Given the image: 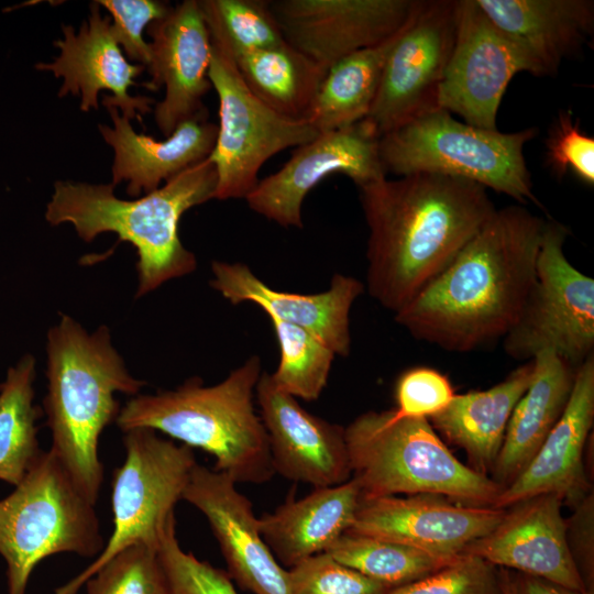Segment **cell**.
Here are the masks:
<instances>
[{
	"label": "cell",
	"instance_id": "44",
	"mask_svg": "<svg viewBox=\"0 0 594 594\" xmlns=\"http://www.w3.org/2000/svg\"><path fill=\"white\" fill-rule=\"evenodd\" d=\"M503 594H514L510 584V573L507 570H501Z\"/></svg>",
	"mask_w": 594,
	"mask_h": 594
},
{
	"label": "cell",
	"instance_id": "17",
	"mask_svg": "<svg viewBox=\"0 0 594 594\" xmlns=\"http://www.w3.org/2000/svg\"><path fill=\"white\" fill-rule=\"evenodd\" d=\"M274 471L315 488L352 477L344 428L307 411L262 372L255 387Z\"/></svg>",
	"mask_w": 594,
	"mask_h": 594
},
{
	"label": "cell",
	"instance_id": "26",
	"mask_svg": "<svg viewBox=\"0 0 594 594\" xmlns=\"http://www.w3.org/2000/svg\"><path fill=\"white\" fill-rule=\"evenodd\" d=\"M360 498V486L352 477L336 486L315 488L260 517L261 535L276 560L292 568L328 551L346 532Z\"/></svg>",
	"mask_w": 594,
	"mask_h": 594
},
{
	"label": "cell",
	"instance_id": "2",
	"mask_svg": "<svg viewBox=\"0 0 594 594\" xmlns=\"http://www.w3.org/2000/svg\"><path fill=\"white\" fill-rule=\"evenodd\" d=\"M369 229L366 289L396 314L431 283L496 210L482 185L417 173L358 187Z\"/></svg>",
	"mask_w": 594,
	"mask_h": 594
},
{
	"label": "cell",
	"instance_id": "15",
	"mask_svg": "<svg viewBox=\"0 0 594 594\" xmlns=\"http://www.w3.org/2000/svg\"><path fill=\"white\" fill-rule=\"evenodd\" d=\"M419 0H273L285 42L327 72L345 56L398 32Z\"/></svg>",
	"mask_w": 594,
	"mask_h": 594
},
{
	"label": "cell",
	"instance_id": "1",
	"mask_svg": "<svg viewBox=\"0 0 594 594\" xmlns=\"http://www.w3.org/2000/svg\"><path fill=\"white\" fill-rule=\"evenodd\" d=\"M544 223L525 205L496 209L395 321L417 340L449 352L503 339L535 282Z\"/></svg>",
	"mask_w": 594,
	"mask_h": 594
},
{
	"label": "cell",
	"instance_id": "34",
	"mask_svg": "<svg viewBox=\"0 0 594 594\" xmlns=\"http://www.w3.org/2000/svg\"><path fill=\"white\" fill-rule=\"evenodd\" d=\"M207 25L218 30L233 55L285 43L266 0H201Z\"/></svg>",
	"mask_w": 594,
	"mask_h": 594
},
{
	"label": "cell",
	"instance_id": "32",
	"mask_svg": "<svg viewBox=\"0 0 594 594\" xmlns=\"http://www.w3.org/2000/svg\"><path fill=\"white\" fill-rule=\"evenodd\" d=\"M326 552L338 562L389 588L419 580L454 560L398 542L349 532L343 534Z\"/></svg>",
	"mask_w": 594,
	"mask_h": 594
},
{
	"label": "cell",
	"instance_id": "30",
	"mask_svg": "<svg viewBox=\"0 0 594 594\" xmlns=\"http://www.w3.org/2000/svg\"><path fill=\"white\" fill-rule=\"evenodd\" d=\"M248 88L276 113L306 120L327 70L286 42L233 55Z\"/></svg>",
	"mask_w": 594,
	"mask_h": 594
},
{
	"label": "cell",
	"instance_id": "13",
	"mask_svg": "<svg viewBox=\"0 0 594 594\" xmlns=\"http://www.w3.org/2000/svg\"><path fill=\"white\" fill-rule=\"evenodd\" d=\"M455 1H421L386 61L367 119L378 135L439 108L455 37Z\"/></svg>",
	"mask_w": 594,
	"mask_h": 594
},
{
	"label": "cell",
	"instance_id": "18",
	"mask_svg": "<svg viewBox=\"0 0 594 594\" xmlns=\"http://www.w3.org/2000/svg\"><path fill=\"white\" fill-rule=\"evenodd\" d=\"M182 499L208 520L228 574L254 594H292L288 573L265 543L250 499L229 475L198 463L191 470Z\"/></svg>",
	"mask_w": 594,
	"mask_h": 594
},
{
	"label": "cell",
	"instance_id": "24",
	"mask_svg": "<svg viewBox=\"0 0 594 594\" xmlns=\"http://www.w3.org/2000/svg\"><path fill=\"white\" fill-rule=\"evenodd\" d=\"M107 109L113 127L100 124L99 131L114 151L111 184L128 182L127 194L132 197L156 190L162 180L208 158L215 147L218 125L208 121V111L180 122L169 136L157 141L136 133L116 107Z\"/></svg>",
	"mask_w": 594,
	"mask_h": 594
},
{
	"label": "cell",
	"instance_id": "36",
	"mask_svg": "<svg viewBox=\"0 0 594 594\" xmlns=\"http://www.w3.org/2000/svg\"><path fill=\"white\" fill-rule=\"evenodd\" d=\"M157 552L175 594H238L228 573L180 548L174 514L162 531Z\"/></svg>",
	"mask_w": 594,
	"mask_h": 594
},
{
	"label": "cell",
	"instance_id": "27",
	"mask_svg": "<svg viewBox=\"0 0 594 594\" xmlns=\"http://www.w3.org/2000/svg\"><path fill=\"white\" fill-rule=\"evenodd\" d=\"M532 361L531 383L510 415L492 469L503 490L526 469L562 416L578 370L552 351H542Z\"/></svg>",
	"mask_w": 594,
	"mask_h": 594
},
{
	"label": "cell",
	"instance_id": "43",
	"mask_svg": "<svg viewBox=\"0 0 594 594\" xmlns=\"http://www.w3.org/2000/svg\"><path fill=\"white\" fill-rule=\"evenodd\" d=\"M510 584L514 594H593V592L574 591L522 573L514 578L510 575Z\"/></svg>",
	"mask_w": 594,
	"mask_h": 594
},
{
	"label": "cell",
	"instance_id": "6",
	"mask_svg": "<svg viewBox=\"0 0 594 594\" xmlns=\"http://www.w3.org/2000/svg\"><path fill=\"white\" fill-rule=\"evenodd\" d=\"M352 479L361 496L432 494L468 506H491L502 487L460 462L427 418L370 410L344 428Z\"/></svg>",
	"mask_w": 594,
	"mask_h": 594
},
{
	"label": "cell",
	"instance_id": "8",
	"mask_svg": "<svg viewBox=\"0 0 594 594\" xmlns=\"http://www.w3.org/2000/svg\"><path fill=\"white\" fill-rule=\"evenodd\" d=\"M91 503L58 457L42 451L14 491L0 501V556L8 594H25L35 566L53 554L96 558L105 547Z\"/></svg>",
	"mask_w": 594,
	"mask_h": 594
},
{
	"label": "cell",
	"instance_id": "23",
	"mask_svg": "<svg viewBox=\"0 0 594 594\" xmlns=\"http://www.w3.org/2000/svg\"><path fill=\"white\" fill-rule=\"evenodd\" d=\"M594 421V354L576 370L568 405L526 469L496 497L492 507L546 493L575 507L590 494L583 451Z\"/></svg>",
	"mask_w": 594,
	"mask_h": 594
},
{
	"label": "cell",
	"instance_id": "14",
	"mask_svg": "<svg viewBox=\"0 0 594 594\" xmlns=\"http://www.w3.org/2000/svg\"><path fill=\"white\" fill-rule=\"evenodd\" d=\"M378 141L380 135L367 119L319 132L297 146L276 173L258 180L244 199L252 211L280 227L301 229L302 202L328 176L343 174L358 187L386 177Z\"/></svg>",
	"mask_w": 594,
	"mask_h": 594
},
{
	"label": "cell",
	"instance_id": "10",
	"mask_svg": "<svg viewBox=\"0 0 594 594\" xmlns=\"http://www.w3.org/2000/svg\"><path fill=\"white\" fill-rule=\"evenodd\" d=\"M211 40L208 78L219 98V125L208 160L218 176L213 199L245 198L267 160L319 133L307 120L287 119L263 103L245 85L222 34L207 25Z\"/></svg>",
	"mask_w": 594,
	"mask_h": 594
},
{
	"label": "cell",
	"instance_id": "28",
	"mask_svg": "<svg viewBox=\"0 0 594 594\" xmlns=\"http://www.w3.org/2000/svg\"><path fill=\"white\" fill-rule=\"evenodd\" d=\"M534 367V361H527L488 389L454 395L442 411L429 418L433 428L465 451L474 470L483 474L492 471L510 415L531 383Z\"/></svg>",
	"mask_w": 594,
	"mask_h": 594
},
{
	"label": "cell",
	"instance_id": "37",
	"mask_svg": "<svg viewBox=\"0 0 594 594\" xmlns=\"http://www.w3.org/2000/svg\"><path fill=\"white\" fill-rule=\"evenodd\" d=\"M385 594H503V587L495 565L464 553L436 572Z\"/></svg>",
	"mask_w": 594,
	"mask_h": 594
},
{
	"label": "cell",
	"instance_id": "3",
	"mask_svg": "<svg viewBox=\"0 0 594 594\" xmlns=\"http://www.w3.org/2000/svg\"><path fill=\"white\" fill-rule=\"evenodd\" d=\"M46 352L44 410L52 432L51 450L96 504L103 482L99 438L120 411L114 394L136 396L145 383L129 373L103 326L88 333L61 315L47 333Z\"/></svg>",
	"mask_w": 594,
	"mask_h": 594
},
{
	"label": "cell",
	"instance_id": "22",
	"mask_svg": "<svg viewBox=\"0 0 594 594\" xmlns=\"http://www.w3.org/2000/svg\"><path fill=\"white\" fill-rule=\"evenodd\" d=\"M211 272L210 286L232 305L253 302L267 316L309 331L336 355L350 354V311L365 288L358 278L338 273L328 289L298 294L272 288L240 262L213 261Z\"/></svg>",
	"mask_w": 594,
	"mask_h": 594
},
{
	"label": "cell",
	"instance_id": "9",
	"mask_svg": "<svg viewBox=\"0 0 594 594\" xmlns=\"http://www.w3.org/2000/svg\"><path fill=\"white\" fill-rule=\"evenodd\" d=\"M125 459L114 470L113 531L94 561L53 594H78L113 556L143 543L158 548L162 531L182 499L196 459L191 448L163 439L151 429L124 432Z\"/></svg>",
	"mask_w": 594,
	"mask_h": 594
},
{
	"label": "cell",
	"instance_id": "21",
	"mask_svg": "<svg viewBox=\"0 0 594 594\" xmlns=\"http://www.w3.org/2000/svg\"><path fill=\"white\" fill-rule=\"evenodd\" d=\"M97 1L90 4V14L76 33L72 25H63V38L54 42L61 54L53 63H40L36 68L51 70L64 82L58 91L63 97L68 94L80 96V109H98V94L110 90L113 96L105 95L102 103L120 108L129 120L142 122L141 113L152 110L155 102L150 97L129 95V88L135 86L134 78L145 67L131 64L124 57L112 32L109 15H101Z\"/></svg>",
	"mask_w": 594,
	"mask_h": 594
},
{
	"label": "cell",
	"instance_id": "12",
	"mask_svg": "<svg viewBox=\"0 0 594 594\" xmlns=\"http://www.w3.org/2000/svg\"><path fill=\"white\" fill-rule=\"evenodd\" d=\"M453 48L438 89V107L465 123L497 130L502 98L513 77L534 75L527 56L499 31L476 0L455 1Z\"/></svg>",
	"mask_w": 594,
	"mask_h": 594
},
{
	"label": "cell",
	"instance_id": "7",
	"mask_svg": "<svg viewBox=\"0 0 594 594\" xmlns=\"http://www.w3.org/2000/svg\"><path fill=\"white\" fill-rule=\"evenodd\" d=\"M538 130L504 133L455 120L436 108L380 136L385 174L431 173L464 178L505 194L520 205H539L524 156Z\"/></svg>",
	"mask_w": 594,
	"mask_h": 594
},
{
	"label": "cell",
	"instance_id": "20",
	"mask_svg": "<svg viewBox=\"0 0 594 594\" xmlns=\"http://www.w3.org/2000/svg\"><path fill=\"white\" fill-rule=\"evenodd\" d=\"M562 504L558 494L546 493L510 505L497 526L463 554L574 591L591 592L568 546Z\"/></svg>",
	"mask_w": 594,
	"mask_h": 594
},
{
	"label": "cell",
	"instance_id": "4",
	"mask_svg": "<svg viewBox=\"0 0 594 594\" xmlns=\"http://www.w3.org/2000/svg\"><path fill=\"white\" fill-rule=\"evenodd\" d=\"M217 182L216 167L208 158L134 200L116 197L112 184L57 180L45 218L51 226L73 224L86 242L113 232L119 242L131 243L138 252L136 297H141L196 270L194 253L178 237V223L185 211L213 199Z\"/></svg>",
	"mask_w": 594,
	"mask_h": 594
},
{
	"label": "cell",
	"instance_id": "25",
	"mask_svg": "<svg viewBox=\"0 0 594 594\" xmlns=\"http://www.w3.org/2000/svg\"><path fill=\"white\" fill-rule=\"evenodd\" d=\"M493 22L529 59L535 76L554 75L594 33L590 0H476Z\"/></svg>",
	"mask_w": 594,
	"mask_h": 594
},
{
	"label": "cell",
	"instance_id": "38",
	"mask_svg": "<svg viewBox=\"0 0 594 594\" xmlns=\"http://www.w3.org/2000/svg\"><path fill=\"white\" fill-rule=\"evenodd\" d=\"M287 573L292 594H385L391 590L327 552L305 559Z\"/></svg>",
	"mask_w": 594,
	"mask_h": 594
},
{
	"label": "cell",
	"instance_id": "35",
	"mask_svg": "<svg viewBox=\"0 0 594 594\" xmlns=\"http://www.w3.org/2000/svg\"><path fill=\"white\" fill-rule=\"evenodd\" d=\"M85 586L88 594H175L157 548L143 543L113 556Z\"/></svg>",
	"mask_w": 594,
	"mask_h": 594
},
{
	"label": "cell",
	"instance_id": "5",
	"mask_svg": "<svg viewBox=\"0 0 594 594\" xmlns=\"http://www.w3.org/2000/svg\"><path fill=\"white\" fill-rule=\"evenodd\" d=\"M262 372L261 359L252 355L216 385L191 377L173 391L138 394L120 409L117 425L123 432L161 431L201 449L215 458L216 471L237 483H265L275 471L253 403Z\"/></svg>",
	"mask_w": 594,
	"mask_h": 594
},
{
	"label": "cell",
	"instance_id": "29",
	"mask_svg": "<svg viewBox=\"0 0 594 594\" xmlns=\"http://www.w3.org/2000/svg\"><path fill=\"white\" fill-rule=\"evenodd\" d=\"M407 23L385 41L356 51L328 69L306 119L318 132L344 128L367 117L388 55Z\"/></svg>",
	"mask_w": 594,
	"mask_h": 594
},
{
	"label": "cell",
	"instance_id": "11",
	"mask_svg": "<svg viewBox=\"0 0 594 594\" xmlns=\"http://www.w3.org/2000/svg\"><path fill=\"white\" fill-rule=\"evenodd\" d=\"M568 228L546 220L535 282L521 311L503 338L506 354L530 361L552 351L579 367L594 354V279L568 260Z\"/></svg>",
	"mask_w": 594,
	"mask_h": 594
},
{
	"label": "cell",
	"instance_id": "39",
	"mask_svg": "<svg viewBox=\"0 0 594 594\" xmlns=\"http://www.w3.org/2000/svg\"><path fill=\"white\" fill-rule=\"evenodd\" d=\"M100 7L111 15L114 37L129 59L146 69L151 65V47L143 38L148 24L165 16L172 7L157 0H99Z\"/></svg>",
	"mask_w": 594,
	"mask_h": 594
},
{
	"label": "cell",
	"instance_id": "41",
	"mask_svg": "<svg viewBox=\"0 0 594 594\" xmlns=\"http://www.w3.org/2000/svg\"><path fill=\"white\" fill-rule=\"evenodd\" d=\"M546 162L563 176L573 174L586 185L594 184V139L581 132L570 111H560L546 142Z\"/></svg>",
	"mask_w": 594,
	"mask_h": 594
},
{
	"label": "cell",
	"instance_id": "19",
	"mask_svg": "<svg viewBox=\"0 0 594 594\" xmlns=\"http://www.w3.org/2000/svg\"><path fill=\"white\" fill-rule=\"evenodd\" d=\"M151 37L150 90L165 87V96L154 108L155 122L167 138L176 127L207 111L204 96L210 90L208 69L211 40L197 0H185L148 24Z\"/></svg>",
	"mask_w": 594,
	"mask_h": 594
},
{
	"label": "cell",
	"instance_id": "40",
	"mask_svg": "<svg viewBox=\"0 0 594 594\" xmlns=\"http://www.w3.org/2000/svg\"><path fill=\"white\" fill-rule=\"evenodd\" d=\"M449 378L437 370L413 367L397 378L395 415L405 418H431L442 411L454 397Z\"/></svg>",
	"mask_w": 594,
	"mask_h": 594
},
{
	"label": "cell",
	"instance_id": "33",
	"mask_svg": "<svg viewBox=\"0 0 594 594\" xmlns=\"http://www.w3.org/2000/svg\"><path fill=\"white\" fill-rule=\"evenodd\" d=\"M279 348L272 373L276 386L295 398L312 402L324 389L336 354L309 331L267 316Z\"/></svg>",
	"mask_w": 594,
	"mask_h": 594
},
{
	"label": "cell",
	"instance_id": "16",
	"mask_svg": "<svg viewBox=\"0 0 594 594\" xmlns=\"http://www.w3.org/2000/svg\"><path fill=\"white\" fill-rule=\"evenodd\" d=\"M504 514L502 508L468 506L432 494L361 496L346 532L398 542L452 560L490 534Z\"/></svg>",
	"mask_w": 594,
	"mask_h": 594
},
{
	"label": "cell",
	"instance_id": "42",
	"mask_svg": "<svg viewBox=\"0 0 594 594\" xmlns=\"http://www.w3.org/2000/svg\"><path fill=\"white\" fill-rule=\"evenodd\" d=\"M574 508V515L565 520L568 546L576 566L582 561L580 573L585 569L586 576H590V572L593 573V494Z\"/></svg>",
	"mask_w": 594,
	"mask_h": 594
},
{
	"label": "cell",
	"instance_id": "31",
	"mask_svg": "<svg viewBox=\"0 0 594 594\" xmlns=\"http://www.w3.org/2000/svg\"><path fill=\"white\" fill-rule=\"evenodd\" d=\"M34 380L35 359L26 354L0 384V480L13 486L42 452L35 422L43 413L33 403Z\"/></svg>",
	"mask_w": 594,
	"mask_h": 594
}]
</instances>
